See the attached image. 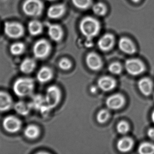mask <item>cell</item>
<instances>
[{"label":"cell","mask_w":154,"mask_h":154,"mask_svg":"<svg viewBox=\"0 0 154 154\" xmlns=\"http://www.w3.org/2000/svg\"><path fill=\"white\" fill-rule=\"evenodd\" d=\"M100 24L99 21L91 16L84 17L81 21L79 30L82 34L86 39L87 47L92 46V40L99 33Z\"/></svg>","instance_id":"6da1fadb"},{"label":"cell","mask_w":154,"mask_h":154,"mask_svg":"<svg viewBox=\"0 0 154 154\" xmlns=\"http://www.w3.org/2000/svg\"><path fill=\"white\" fill-rule=\"evenodd\" d=\"M34 82L32 79L22 77L18 79L14 83L13 90L14 94L20 97L30 96L33 92Z\"/></svg>","instance_id":"7a4b0ae2"},{"label":"cell","mask_w":154,"mask_h":154,"mask_svg":"<svg viewBox=\"0 0 154 154\" xmlns=\"http://www.w3.org/2000/svg\"><path fill=\"white\" fill-rule=\"evenodd\" d=\"M44 5L41 0H26L23 3V10L26 15L38 17L43 12Z\"/></svg>","instance_id":"3957f363"},{"label":"cell","mask_w":154,"mask_h":154,"mask_svg":"<svg viewBox=\"0 0 154 154\" xmlns=\"http://www.w3.org/2000/svg\"><path fill=\"white\" fill-rule=\"evenodd\" d=\"M61 98L60 90L57 86H51L47 89L45 95V104L49 109L57 105Z\"/></svg>","instance_id":"277c9868"},{"label":"cell","mask_w":154,"mask_h":154,"mask_svg":"<svg viewBox=\"0 0 154 154\" xmlns=\"http://www.w3.org/2000/svg\"><path fill=\"white\" fill-rule=\"evenodd\" d=\"M51 50L50 43L47 40H39L34 44L33 53L35 58L39 59H43L47 58Z\"/></svg>","instance_id":"5b68a950"},{"label":"cell","mask_w":154,"mask_h":154,"mask_svg":"<svg viewBox=\"0 0 154 154\" xmlns=\"http://www.w3.org/2000/svg\"><path fill=\"white\" fill-rule=\"evenodd\" d=\"M125 68L128 74L134 76H138L144 72L145 66L140 60L136 58L128 59L125 63Z\"/></svg>","instance_id":"8992f818"},{"label":"cell","mask_w":154,"mask_h":154,"mask_svg":"<svg viewBox=\"0 0 154 154\" xmlns=\"http://www.w3.org/2000/svg\"><path fill=\"white\" fill-rule=\"evenodd\" d=\"M2 125L5 131L10 133H15L20 131L22 127L21 121L14 116L10 115L5 118Z\"/></svg>","instance_id":"52a82bcc"},{"label":"cell","mask_w":154,"mask_h":154,"mask_svg":"<svg viewBox=\"0 0 154 154\" xmlns=\"http://www.w3.org/2000/svg\"><path fill=\"white\" fill-rule=\"evenodd\" d=\"M5 34L13 39H17L21 37L24 32L23 27L21 24L16 22H6L5 24Z\"/></svg>","instance_id":"ba28073f"},{"label":"cell","mask_w":154,"mask_h":154,"mask_svg":"<svg viewBox=\"0 0 154 154\" xmlns=\"http://www.w3.org/2000/svg\"><path fill=\"white\" fill-rule=\"evenodd\" d=\"M125 104V99L122 95L116 94L109 96L106 100V105L109 109L117 110L120 109Z\"/></svg>","instance_id":"9c48e42d"},{"label":"cell","mask_w":154,"mask_h":154,"mask_svg":"<svg viewBox=\"0 0 154 154\" xmlns=\"http://www.w3.org/2000/svg\"><path fill=\"white\" fill-rule=\"evenodd\" d=\"M86 63L89 68L95 71L100 70L103 65L100 56L94 52H90L87 55Z\"/></svg>","instance_id":"30bf717a"},{"label":"cell","mask_w":154,"mask_h":154,"mask_svg":"<svg viewBox=\"0 0 154 154\" xmlns=\"http://www.w3.org/2000/svg\"><path fill=\"white\" fill-rule=\"evenodd\" d=\"M48 34L50 39L55 42H59L62 39L64 35L63 29L58 24L47 23Z\"/></svg>","instance_id":"8fae6325"},{"label":"cell","mask_w":154,"mask_h":154,"mask_svg":"<svg viewBox=\"0 0 154 154\" xmlns=\"http://www.w3.org/2000/svg\"><path fill=\"white\" fill-rule=\"evenodd\" d=\"M115 43V38L112 34L106 33L102 36L97 42L98 47L100 50L107 52L113 48Z\"/></svg>","instance_id":"7c38bea8"},{"label":"cell","mask_w":154,"mask_h":154,"mask_svg":"<svg viewBox=\"0 0 154 154\" xmlns=\"http://www.w3.org/2000/svg\"><path fill=\"white\" fill-rule=\"evenodd\" d=\"M66 10V5L64 4L53 5L48 9L47 15L51 19H59L64 15Z\"/></svg>","instance_id":"4fadbf2b"},{"label":"cell","mask_w":154,"mask_h":154,"mask_svg":"<svg viewBox=\"0 0 154 154\" xmlns=\"http://www.w3.org/2000/svg\"><path fill=\"white\" fill-rule=\"evenodd\" d=\"M97 85L98 87L101 90L105 92H108L113 90L116 87V82L111 77L104 76L98 80Z\"/></svg>","instance_id":"5bb4252c"},{"label":"cell","mask_w":154,"mask_h":154,"mask_svg":"<svg viewBox=\"0 0 154 154\" xmlns=\"http://www.w3.org/2000/svg\"><path fill=\"white\" fill-rule=\"evenodd\" d=\"M138 89L141 93L146 96H150L153 90V84L149 78L144 77L138 81Z\"/></svg>","instance_id":"9a60e30c"},{"label":"cell","mask_w":154,"mask_h":154,"mask_svg":"<svg viewBox=\"0 0 154 154\" xmlns=\"http://www.w3.org/2000/svg\"><path fill=\"white\" fill-rule=\"evenodd\" d=\"M119 47L121 51L129 55L134 54L136 52V48L134 42L130 39L125 37L119 39Z\"/></svg>","instance_id":"2e32d148"},{"label":"cell","mask_w":154,"mask_h":154,"mask_svg":"<svg viewBox=\"0 0 154 154\" xmlns=\"http://www.w3.org/2000/svg\"><path fill=\"white\" fill-rule=\"evenodd\" d=\"M134 145L133 139L130 137H124L118 141L117 148L121 152H128L133 148Z\"/></svg>","instance_id":"e0dca14e"},{"label":"cell","mask_w":154,"mask_h":154,"mask_svg":"<svg viewBox=\"0 0 154 154\" xmlns=\"http://www.w3.org/2000/svg\"><path fill=\"white\" fill-rule=\"evenodd\" d=\"M13 106V100L11 96L6 92L0 91V111L10 110Z\"/></svg>","instance_id":"ac0fdd59"},{"label":"cell","mask_w":154,"mask_h":154,"mask_svg":"<svg viewBox=\"0 0 154 154\" xmlns=\"http://www.w3.org/2000/svg\"><path fill=\"white\" fill-rule=\"evenodd\" d=\"M53 73L52 70L48 67H43L38 71L37 78L39 82L42 83H47L52 79Z\"/></svg>","instance_id":"d6986e66"},{"label":"cell","mask_w":154,"mask_h":154,"mask_svg":"<svg viewBox=\"0 0 154 154\" xmlns=\"http://www.w3.org/2000/svg\"><path fill=\"white\" fill-rule=\"evenodd\" d=\"M36 65V61L34 59L31 58H26L22 61L20 68L23 73L29 74L35 69Z\"/></svg>","instance_id":"ffe728a7"},{"label":"cell","mask_w":154,"mask_h":154,"mask_svg":"<svg viewBox=\"0 0 154 154\" xmlns=\"http://www.w3.org/2000/svg\"><path fill=\"white\" fill-rule=\"evenodd\" d=\"M13 107L15 112L22 116L28 115L30 111L31 108H32L30 103H27L22 101L15 103Z\"/></svg>","instance_id":"44dd1931"},{"label":"cell","mask_w":154,"mask_h":154,"mask_svg":"<svg viewBox=\"0 0 154 154\" xmlns=\"http://www.w3.org/2000/svg\"><path fill=\"white\" fill-rule=\"evenodd\" d=\"M29 32L33 36L39 35L43 30L42 24L38 20H34L29 23L28 25Z\"/></svg>","instance_id":"7402d4cb"},{"label":"cell","mask_w":154,"mask_h":154,"mask_svg":"<svg viewBox=\"0 0 154 154\" xmlns=\"http://www.w3.org/2000/svg\"><path fill=\"white\" fill-rule=\"evenodd\" d=\"M40 130L37 126L29 125L26 127L24 130V134L26 137L30 139H34L38 137Z\"/></svg>","instance_id":"603a6c76"},{"label":"cell","mask_w":154,"mask_h":154,"mask_svg":"<svg viewBox=\"0 0 154 154\" xmlns=\"http://www.w3.org/2000/svg\"><path fill=\"white\" fill-rule=\"evenodd\" d=\"M138 152L141 154H154V144L148 142L142 143L138 147Z\"/></svg>","instance_id":"cb8c5ba5"},{"label":"cell","mask_w":154,"mask_h":154,"mask_svg":"<svg viewBox=\"0 0 154 154\" xmlns=\"http://www.w3.org/2000/svg\"><path fill=\"white\" fill-rule=\"evenodd\" d=\"M92 9L94 14L97 16H104L106 14V6L101 2H97L93 5Z\"/></svg>","instance_id":"d4e9b609"},{"label":"cell","mask_w":154,"mask_h":154,"mask_svg":"<svg viewBox=\"0 0 154 154\" xmlns=\"http://www.w3.org/2000/svg\"><path fill=\"white\" fill-rule=\"evenodd\" d=\"M25 46L22 42L14 43L10 48V52L13 55L18 56L22 54L25 50Z\"/></svg>","instance_id":"484cf974"},{"label":"cell","mask_w":154,"mask_h":154,"mask_svg":"<svg viewBox=\"0 0 154 154\" xmlns=\"http://www.w3.org/2000/svg\"><path fill=\"white\" fill-rule=\"evenodd\" d=\"M74 5L80 10H87L92 5V0H71Z\"/></svg>","instance_id":"4316f807"},{"label":"cell","mask_w":154,"mask_h":154,"mask_svg":"<svg viewBox=\"0 0 154 154\" xmlns=\"http://www.w3.org/2000/svg\"><path fill=\"white\" fill-rule=\"evenodd\" d=\"M109 113L106 109H101L97 114V120L100 124H103L108 119Z\"/></svg>","instance_id":"83f0119b"},{"label":"cell","mask_w":154,"mask_h":154,"mask_svg":"<svg viewBox=\"0 0 154 154\" xmlns=\"http://www.w3.org/2000/svg\"><path fill=\"white\" fill-rule=\"evenodd\" d=\"M108 70L111 74L114 75H119L122 72V66L119 62H113L109 66Z\"/></svg>","instance_id":"f1b7e54d"},{"label":"cell","mask_w":154,"mask_h":154,"mask_svg":"<svg viewBox=\"0 0 154 154\" xmlns=\"http://www.w3.org/2000/svg\"><path fill=\"white\" fill-rule=\"evenodd\" d=\"M116 129L119 134L122 135L126 134L129 131V124L126 121H121L117 125Z\"/></svg>","instance_id":"f546056e"},{"label":"cell","mask_w":154,"mask_h":154,"mask_svg":"<svg viewBox=\"0 0 154 154\" xmlns=\"http://www.w3.org/2000/svg\"><path fill=\"white\" fill-rule=\"evenodd\" d=\"M59 67L63 70H68L72 66L71 61L68 59L64 58L60 60L59 62Z\"/></svg>","instance_id":"4dcf8cb0"},{"label":"cell","mask_w":154,"mask_h":154,"mask_svg":"<svg viewBox=\"0 0 154 154\" xmlns=\"http://www.w3.org/2000/svg\"><path fill=\"white\" fill-rule=\"evenodd\" d=\"M43 100L44 99H42L39 96H36L33 98L32 103L31 104L30 103L32 108H34L36 109H40L42 108V107H44V106H42V105Z\"/></svg>","instance_id":"1f68e13d"},{"label":"cell","mask_w":154,"mask_h":154,"mask_svg":"<svg viewBox=\"0 0 154 154\" xmlns=\"http://www.w3.org/2000/svg\"><path fill=\"white\" fill-rule=\"evenodd\" d=\"M147 135L150 139L154 141V128H149L147 131Z\"/></svg>","instance_id":"d6a6232c"},{"label":"cell","mask_w":154,"mask_h":154,"mask_svg":"<svg viewBox=\"0 0 154 154\" xmlns=\"http://www.w3.org/2000/svg\"><path fill=\"white\" fill-rule=\"evenodd\" d=\"M97 90V87L95 86H92L90 88V91L91 93H96Z\"/></svg>","instance_id":"836d02e7"},{"label":"cell","mask_w":154,"mask_h":154,"mask_svg":"<svg viewBox=\"0 0 154 154\" xmlns=\"http://www.w3.org/2000/svg\"><path fill=\"white\" fill-rule=\"evenodd\" d=\"M151 118H152V121L153 123H154V110L152 113V115H151Z\"/></svg>","instance_id":"e575fe53"},{"label":"cell","mask_w":154,"mask_h":154,"mask_svg":"<svg viewBox=\"0 0 154 154\" xmlns=\"http://www.w3.org/2000/svg\"><path fill=\"white\" fill-rule=\"evenodd\" d=\"M140 1V0H131V1H132V2L134 3L138 2Z\"/></svg>","instance_id":"d590c367"},{"label":"cell","mask_w":154,"mask_h":154,"mask_svg":"<svg viewBox=\"0 0 154 154\" xmlns=\"http://www.w3.org/2000/svg\"><path fill=\"white\" fill-rule=\"evenodd\" d=\"M48 1H56V0H48Z\"/></svg>","instance_id":"8d00e7d4"},{"label":"cell","mask_w":154,"mask_h":154,"mask_svg":"<svg viewBox=\"0 0 154 154\" xmlns=\"http://www.w3.org/2000/svg\"><path fill=\"white\" fill-rule=\"evenodd\" d=\"M153 99H154V95H153Z\"/></svg>","instance_id":"74e56055"}]
</instances>
